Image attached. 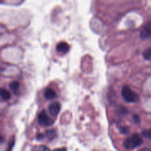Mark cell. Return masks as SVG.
Here are the masks:
<instances>
[{
  "label": "cell",
  "mask_w": 151,
  "mask_h": 151,
  "mask_svg": "<svg viewBox=\"0 0 151 151\" xmlns=\"http://www.w3.org/2000/svg\"><path fill=\"white\" fill-rule=\"evenodd\" d=\"M122 96L125 101L127 103H137L139 100V97L138 94L133 91L128 86H124L122 88Z\"/></svg>",
  "instance_id": "1"
},
{
  "label": "cell",
  "mask_w": 151,
  "mask_h": 151,
  "mask_svg": "<svg viewBox=\"0 0 151 151\" xmlns=\"http://www.w3.org/2000/svg\"><path fill=\"white\" fill-rule=\"evenodd\" d=\"M143 139L139 134H134L129 138L126 139L123 143L124 147L128 150H132L142 145Z\"/></svg>",
  "instance_id": "2"
},
{
  "label": "cell",
  "mask_w": 151,
  "mask_h": 151,
  "mask_svg": "<svg viewBox=\"0 0 151 151\" xmlns=\"http://www.w3.org/2000/svg\"><path fill=\"white\" fill-rule=\"evenodd\" d=\"M38 123L42 126H50L52 125L53 120L48 116L45 111H42L38 115Z\"/></svg>",
  "instance_id": "3"
},
{
  "label": "cell",
  "mask_w": 151,
  "mask_h": 151,
  "mask_svg": "<svg viewBox=\"0 0 151 151\" xmlns=\"http://www.w3.org/2000/svg\"><path fill=\"white\" fill-rule=\"evenodd\" d=\"M61 109V105L58 102H53L49 106V112L53 116H56Z\"/></svg>",
  "instance_id": "4"
},
{
  "label": "cell",
  "mask_w": 151,
  "mask_h": 151,
  "mask_svg": "<svg viewBox=\"0 0 151 151\" xmlns=\"http://www.w3.org/2000/svg\"><path fill=\"white\" fill-rule=\"evenodd\" d=\"M140 36L142 38H147L151 37V21L143 27L140 32Z\"/></svg>",
  "instance_id": "5"
},
{
  "label": "cell",
  "mask_w": 151,
  "mask_h": 151,
  "mask_svg": "<svg viewBox=\"0 0 151 151\" xmlns=\"http://www.w3.org/2000/svg\"><path fill=\"white\" fill-rule=\"evenodd\" d=\"M69 45L65 41H62V42H60L56 47V50L57 52L60 53H63V54H66L69 52Z\"/></svg>",
  "instance_id": "6"
},
{
  "label": "cell",
  "mask_w": 151,
  "mask_h": 151,
  "mask_svg": "<svg viewBox=\"0 0 151 151\" xmlns=\"http://www.w3.org/2000/svg\"><path fill=\"white\" fill-rule=\"evenodd\" d=\"M56 92L54 89L52 88H47L46 91H44V97L47 99V100H53L55 97H56Z\"/></svg>",
  "instance_id": "7"
},
{
  "label": "cell",
  "mask_w": 151,
  "mask_h": 151,
  "mask_svg": "<svg viewBox=\"0 0 151 151\" xmlns=\"http://www.w3.org/2000/svg\"><path fill=\"white\" fill-rule=\"evenodd\" d=\"M0 97L4 100H8L10 98V93L4 88H0Z\"/></svg>",
  "instance_id": "8"
},
{
  "label": "cell",
  "mask_w": 151,
  "mask_h": 151,
  "mask_svg": "<svg viewBox=\"0 0 151 151\" xmlns=\"http://www.w3.org/2000/svg\"><path fill=\"white\" fill-rule=\"evenodd\" d=\"M45 135L49 139L52 140L56 137V131L55 130H48L46 131Z\"/></svg>",
  "instance_id": "9"
},
{
  "label": "cell",
  "mask_w": 151,
  "mask_h": 151,
  "mask_svg": "<svg viewBox=\"0 0 151 151\" xmlns=\"http://www.w3.org/2000/svg\"><path fill=\"white\" fill-rule=\"evenodd\" d=\"M10 88L12 91H14V92H16V91H17L19 88V82H17V81H13V82L10 83Z\"/></svg>",
  "instance_id": "10"
},
{
  "label": "cell",
  "mask_w": 151,
  "mask_h": 151,
  "mask_svg": "<svg viewBox=\"0 0 151 151\" xmlns=\"http://www.w3.org/2000/svg\"><path fill=\"white\" fill-rule=\"evenodd\" d=\"M143 57L146 60H151V48H147L143 52Z\"/></svg>",
  "instance_id": "11"
},
{
  "label": "cell",
  "mask_w": 151,
  "mask_h": 151,
  "mask_svg": "<svg viewBox=\"0 0 151 151\" xmlns=\"http://www.w3.org/2000/svg\"><path fill=\"white\" fill-rule=\"evenodd\" d=\"M14 145H15V139L14 137H13V138L11 139V140L10 141V142H9L8 147H7V150L6 151H12L13 147H14Z\"/></svg>",
  "instance_id": "12"
},
{
  "label": "cell",
  "mask_w": 151,
  "mask_h": 151,
  "mask_svg": "<svg viewBox=\"0 0 151 151\" xmlns=\"http://www.w3.org/2000/svg\"><path fill=\"white\" fill-rule=\"evenodd\" d=\"M143 136H145L147 138H149L151 139V128L149 130H146V131H144L142 132Z\"/></svg>",
  "instance_id": "13"
},
{
  "label": "cell",
  "mask_w": 151,
  "mask_h": 151,
  "mask_svg": "<svg viewBox=\"0 0 151 151\" xmlns=\"http://www.w3.org/2000/svg\"><path fill=\"white\" fill-rule=\"evenodd\" d=\"M134 122H135L137 124L139 123L140 119H139V117L138 115H134Z\"/></svg>",
  "instance_id": "14"
},
{
  "label": "cell",
  "mask_w": 151,
  "mask_h": 151,
  "mask_svg": "<svg viewBox=\"0 0 151 151\" xmlns=\"http://www.w3.org/2000/svg\"><path fill=\"white\" fill-rule=\"evenodd\" d=\"M52 151H67L65 147H62V148H58V149H55V150H52Z\"/></svg>",
  "instance_id": "15"
},
{
  "label": "cell",
  "mask_w": 151,
  "mask_h": 151,
  "mask_svg": "<svg viewBox=\"0 0 151 151\" xmlns=\"http://www.w3.org/2000/svg\"><path fill=\"white\" fill-rule=\"evenodd\" d=\"M4 142V137H1V136L0 135V145L2 144V143Z\"/></svg>",
  "instance_id": "16"
},
{
  "label": "cell",
  "mask_w": 151,
  "mask_h": 151,
  "mask_svg": "<svg viewBox=\"0 0 151 151\" xmlns=\"http://www.w3.org/2000/svg\"><path fill=\"white\" fill-rule=\"evenodd\" d=\"M139 151H151V150L148 148H144V149H142V150H140Z\"/></svg>",
  "instance_id": "17"
}]
</instances>
